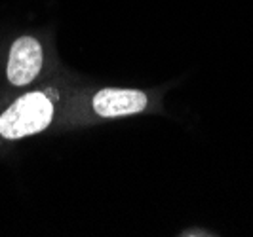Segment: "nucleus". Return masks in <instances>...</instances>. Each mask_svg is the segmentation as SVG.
Segmentation results:
<instances>
[{
	"label": "nucleus",
	"instance_id": "obj_1",
	"mask_svg": "<svg viewBox=\"0 0 253 237\" xmlns=\"http://www.w3.org/2000/svg\"><path fill=\"white\" fill-rule=\"evenodd\" d=\"M63 93L53 86L27 89L0 110V140L15 142L48 131L61 112Z\"/></svg>",
	"mask_w": 253,
	"mask_h": 237
},
{
	"label": "nucleus",
	"instance_id": "obj_2",
	"mask_svg": "<svg viewBox=\"0 0 253 237\" xmlns=\"http://www.w3.org/2000/svg\"><path fill=\"white\" fill-rule=\"evenodd\" d=\"M46 70V48L33 34H21L8 48L4 74L6 84L15 89H29Z\"/></svg>",
	"mask_w": 253,
	"mask_h": 237
},
{
	"label": "nucleus",
	"instance_id": "obj_3",
	"mask_svg": "<svg viewBox=\"0 0 253 237\" xmlns=\"http://www.w3.org/2000/svg\"><path fill=\"white\" fill-rule=\"evenodd\" d=\"M151 104L149 93L129 88H101L89 97V110L103 120L127 118L145 112Z\"/></svg>",
	"mask_w": 253,
	"mask_h": 237
}]
</instances>
